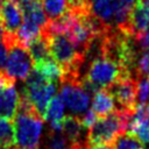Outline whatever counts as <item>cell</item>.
<instances>
[{"label":"cell","mask_w":149,"mask_h":149,"mask_svg":"<svg viewBox=\"0 0 149 149\" xmlns=\"http://www.w3.org/2000/svg\"><path fill=\"white\" fill-rule=\"evenodd\" d=\"M148 28H149V2L146 0H140L130 12L128 30L134 38H137Z\"/></svg>","instance_id":"cell-9"},{"label":"cell","mask_w":149,"mask_h":149,"mask_svg":"<svg viewBox=\"0 0 149 149\" xmlns=\"http://www.w3.org/2000/svg\"><path fill=\"white\" fill-rule=\"evenodd\" d=\"M1 5H2V3H0V9H1Z\"/></svg>","instance_id":"cell-26"},{"label":"cell","mask_w":149,"mask_h":149,"mask_svg":"<svg viewBox=\"0 0 149 149\" xmlns=\"http://www.w3.org/2000/svg\"><path fill=\"white\" fill-rule=\"evenodd\" d=\"M135 40L142 50H149V28Z\"/></svg>","instance_id":"cell-20"},{"label":"cell","mask_w":149,"mask_h":149,"mask_svg":"<svg viewBox=\"0 0 149 149\" xmlns=\"http://www.w3.org/2000/svg\"><path fill=\"white\" fill-rule=\"evenodd\" d=\"M122 74H132L125 71L111 58L100 55L90 61L87 71L81 78V85L88 93H95L100 88H106Z\"/></svg>","instance_id":"cell-3"},{"label":"cell","mask_w":149,"mask_h":149,"mask_svg":"<svg viewBox=\"0 0 149 149\" xmlns=\"http://www.w3.org/2000/svg\"><path fill=\"white\" fill-rule=\"evenodd\" d=\"M28 51L30 54V57H31L34 64L41 63L51 57L48 41L42 35L36 37L34 41H31V43L28 45Z\"/></svg>","instance_id":"cell-13"},{"label":"cell","mask_w":149,"mask_h":149,"mask_svg":"<svg viewBox=\"0 0 149 149\" xmlns=\"http://www.w3.org/2000/svg\"><path fill=\"white\" fill-rule=\"evenodd\" d=\"M146 1H148V2H149V0H146Z\"/></svg>","instance_id":"cell-27"},{"label":"cell","mask_w":149,"mask_h":149,"mask_svg":"<svg viewBox=\"0 0 149 149\" xmlns=\"http://www.w3.org/2000/svg\"><path fill=\"white\" fill-rule=\"evenodd\" d=\"M47 149H79V148L73 147V146H68V147H63V148H47Z\"/></svg>","instance_id":"cell-23"},{"label":"cell","mask_w":149,"mask_h":149,"mask_svg":"<svg viewBox=\"0 0 149 149\" xmlns=\"http://www.w3.org/2000/svg\"><path fill=\"white\" fill-rule=\"evenodd\" d=\"M79 118H80V121H81L83 126H84L86 129H88V128L97 121V119H98L97 114H95L92 109H91V111H86L85 113H83L81 115H79Z\"/></svg>","instance_id":"cell-19"},{"label":"cell","mask_w":149,"mask_h":149,"mask_svg":"<svg viewBox=\"0 0 149 149\" xmlns=\"http://www.w3.org/2000/svg\"><path fill=\"white\" fill-rule=\"evenodd\" d=\"M23 22V10L17 0H5L0 9V23L5 31L16 34Z\"/></svg>","instance_id":"cell-8"},{"label":"cell","mask_w":149,"mask_h":149,"mask_svg":"<svg viewBox=\"0 0 149 149\" xmlns=\"http://www.w3.org/2000/svg\"><path fill=\"white\" fill-rule=\"evenodd\" d=\"M132 74L135 79L149 78V50H141L134 62Z\"/></svg>","instance_id":"cell-16"},{"label":"cell","mask_w":149,"mask_h":149,"mask_svg":"<svg viewBox=\"0 0 149 149\" xmlns=\"http://www.w3.org/2000/svg\"><path fill=\"white\" fill-rule=\"evenodd\" d=\"M12 149H15V148H12Z\"/></svg>","instance_id":"cell-28"},{"label":"cell","mask_w":149,"mask_h":149,"mask_svg":"<svg viewBox=\"0 0 149 149\" xmlns=\"http://www.w3.org/2000/svg\"><path fill=\"white\" fill-rule=\"evenodd\" d=\"M137 81V105L149 104V78H140Z\"/></svg>","instance_id":"cell-18"},{"label":"cell","mask_w":149,"mask_h":149,"mask_svg":"<svg viewBox=\"0 0 149 149\" xmlns=\"http://www.w3.org/2000/svg\"><path fill=\"white\" fill-rule=\"evenodd\" d=\"M3 33H5V29L2 28L1 23H0V42L2 41V36H3Z\"/></svg>","instance_id":"cell-24"},{"label":"cell","mask_w":149,"mask_h":149,"mask_svg":"<svg viewBox=\"0 0 149 149\" xmlns=\"http://www.w3.org/2000/svg\"><path fill=\"white\" fill-rule=\"evenodd\" d=\"M7 55H8V50H7L6 45L2 43V41H1L0 42V70H2V71H3L5 65H6Z\"/></svg>","instance_id":"cell-21"},{"label":"cell","mask_w":149,"mask_h":149,"mask_svg":"<svg viewBox=\"0 0 149 149\" xmlns=\"http://www.w3.org/2000/svg\"><path fill=\"white\" fill-rule=\"evenodd\" d=\"M7 50L8 55L3 72L14 81L24 80L33 70V59L28 48L20 43H14Z\"/></svg>","instance_id":"cell-6"},{"label":"cell","mask_w":149,"mask_h":149,"mask_svg":"<svg viewBox=\"0 0 149 149\" xmlns=\"http://www.w3.org/2000/svg\"><path fill=\"white\" fill-rule=\"evenodd\" d=\"M3 1H5V0H0V3H2V2H3Z\"/></svg>","instance_id":"cell-25"},{"label":"cell","mask_w":149,"mask_h":149,"mask_svg":"<svg viewBox=\"0 0 149 149\" xmlns=\"http://www.w3.org/2000/svg\"><path fill=\"white\" fill-rule=\"evenodd\" d=\"M19 92L14 84L0 88V118L13 119L17 111Z\"/></svg>","instance_id":"cell-10"},{"label":"cell","mask_w":149,"mask_h":149,"mask_svg":"<svg viewBox=\"0 0 149 149\" xmlns=\"http://www.w3.org/2000/svg\"><path fill=\"white\" fill-rule=\"evenodd\" d=\"M43 118L33 108H17L13 118L15 149H38L43 128Z\"/></svg>","instance_id":"cell-2"},{"label":"cell","mask_w":149,"mask_h":149,"mask_svg":"<svg viewBox=\"0 0 149 149\" xmlns=\"http://www.w3.org/2000/svg\"><path fill=\"white\" fill-rule=\"evenodd\" d=\"M59 98L76 115H81L87 111L90 104V93L83 87L81 80H65L59 85Z\"/></svg>","instance_id":"cell-7"},{"label":"cell","mask_w":149,"mask_h":149,"mask_svg":"<svg viewBox=\"0 0 149 149\" xmlns=\"http://www.w3.org/2000/svg\"><path fill=\"white\" fill-rule=\"evenodd\" d=\"M113 149H141V142L129 132H122L112 143Z\"/></svg>","instance_id":"cell-17"},{"label":"cell","mask_w":149,"mask_h":149,"mask_svg":"<svg viewBox=\"0 0 149 149\" xmlns=\"http://www.w3.org/2000/svg\"><path fill=\"white\" fill-rule=\"evenodd\" d=\"M42 8L48 21H52L63 16L70 9V6L68 0H42Z\"/></svg>","instance_id":"cell-14"},{"label":"cell","mask_w":149,"mask_h":149,"mask_svg":"<svg viewBox=\"0 0 149 149\" xmlns=\"http://www.w3.org/2000/svg\"><path fill=\"white\" fill-rule=\"evenodd\" d=\"M35 69L42 73L43 77H45L48 80L55 83L57 86H59L65 78V73L64 70L55 62V59L52 57L35 64Z\"/></svg>","instance_id":"cell-12"},{"label":"cell","mask_w":149,"mask_h":149,"mask_svg":"<svg viewBox=\"0 0 149 149\" xmlns=\"http://www.w3.org/2000/svg\"><path fill=\"white\" fill-rule=\"evenodd\" d=\"M92 111L98 118H102L114 112V100L106 88H100L93 94Z\"/></svg>","instance_id":"cell-11"},{"label":"cell","mask_w":149,"mask_h":149,"mask_svg":"<svg viewBox=\"0 0 149 149\" xmlns=\"http://www.w3.org/2000/svg\"><path fill=\"white\" fill-rule=\"evenodd\" d=\"M106 90L116 102L120 111L133 112L137 105V81L132 74H122Z\"/></svg>","instance_id":"cell-5"},{"label":"cell","mask_w":149,"mask_h":149,"mask_svg":"<svg viewBox=\"0 0 149 149\" xmlns=\"http://www.w3.org/2000/svg\"><path fill=\"white\" fill-rule=\"evenodd\" d=\"M15 81L13 79H10L2 70H0V88L1 87H5V86H8V85H13Z\"/></svg>","instance_id":"cell-22"},{"label":"cell","mask_w":149,"mask_h":149,"mask_svg":"<svg viewBox=\"0 0 149 149\" xmlns=\"http://www.w3.org/2000/svg\"><path fill=\"white\" fill-rule=\"evenodd\" d=\"M15 144V130L12 119L0 118V149H12Z\"/></svg>","instance_id":"cell-15"},{"label":"cell","mask_w":149,"mask_h":149,"mask_svg":"<svg viewBox=\"0 0 149 149\" xmlns=\"http://www.w3.org/2000/svg\"><path fill=\"white\" fill-rule=\"evenodd\" d=\"M130 114L132 112L115 109L106 116L98 118L87 129L86 149L94 146L112 144L119 134L127 132Z\"/></svg>","instance_id":"cell-1"},{"label":"cell","mask_w":149,"mask_h":149,"mask_svg":"<svg viewBox=\"0 0 149 149\" xmlns=\"http://www.w3.org/2000/svg\"><path fill=\"white\" fill-rule=\"evenodd\" d=\"M56 88L57 85L55 83L48 80L36 69H33L24 79V86L22 87L21 93L28 99L35 111L44 119L47 106L51 98L56 94Z\"/></svg>","instance_id":"cell-4"}]
</instances>
